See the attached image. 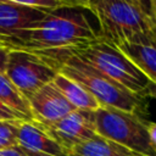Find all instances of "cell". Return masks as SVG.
Masks as SVG:
<instances>
[{
	"instance_id": "obj_1",
	"label": "cell",
	"mask_w": 156,
	"mask_h": 156,
	"mask_svg": "<svg viewBox=\"0 0 156 156\" xmlns=\"http://www.w3.org/2000/svg\"><path fill=\"white\" fill-rule=\"evenodd\" d=\"M85 9L58 7L43 20L7 37H0V45L32 52L67 49L99 37Z\"/></svg>"
},
{
	"instance_id": "obj_2",
	"label": "cell",
	"mask_w": 156,
	"mask_h": 156,
	"mask_svg": "<svg viewBox=\"0 0 156 156\" xmlns=\"http://www.w3.org/2000/svg\"><path fill=\"white\" fill-rule=\"evenodd\" d=\"M35 54L45 58L52 67L56 68L58 73L83 87L96 99L100 106L134 112L140 105L141 96L133 94L95 68L82 62L66 49L46 50Z\"/></svg>"
},
{
	"instance_id": "obj_3",
	"label": "cell",
	"mask_w": 156,
	"mask_h": 156,
	"mask_svg": "<svg viewBox=\"0 0 156 156\" xmlns=\"http://www.w3.org/2000/svg\"><path fill=\"white\" fill-rule=\"evenodd\" d=\"M66 50L135 95L143 96L145 93H150L154 85L113 43L100 35Z\"/></svg>"
},
{
	"instance_id": "obj_4",
	"label": "cell",
	"mask_w": 156,
	"mask_h": 156,
	"mask_svg": "<svg viewBox=\"0 0 156 156\" xmlns=\"http://www.w3.org/2000/svg\"><path fill=\"white\" fill-rule=\"evenodd\" d=\"M98 21L99 35L113 44L156 27L147 0H87Z\"/></svg>"
},
{
	"instance_id": "obj_5",
	"label": "cell",
	"mask_w": 156,
	"mask_h": 156,
	"mask_svg": "<svg viewBox=\"0 0 156 156\" xmlns=\"http://www.w3.org/2000/svg\"><path fill=\"white\" fill-rule=\"evenodd\" d=\"M96 134L144 156H156L146 123L134 112L100 106L94 111Z\"/></svg>"
},
{
	"instance_id": "obj_6",
	"label": "cell",
	"mask_w": 156,
	"mask_h": 156,
	"mask_svg": "<svg viewBox=\"0 0 156 156\" xmlns=\"http://www.w3.org/2000/svg\"><path fill=\"white\" fill-rule=\"evenodd\" d=\"M57 73L55 67L35 52L18 49L9 52L5 74L28 100L41 87L51 83Z\"/></svg>"
},
{
	"instance_id": "obj_7",
	"label": "cell",
	"mask_w": 156,
	"mask_h": 156,
	"mask_svg": "<svg viewBox=\"0 0 156 156\" xmlns=\"http://www.w3.org/2000/svg\"><path fill=\"white\" fill-rule=\"evenodd\" d=\"M38 124L67 152L76 145L96 135L94 111L88 110H74L57 122Z\"/></svg>"
},
{
	"instance_id": "obj_8",
	"label": "cell",
	"mask_w": 156,
	"mask_h": 156,
	"mask_svg": "<svg viewBox=\"0 0 156 156\" xmlns=\"http://www.w3.org/2000/svg\"><path fill=\"white\" fill-rule=\"evenodd\" d=\"M156 85V27L115 44Z\"/></svg>"
},
{
	"instance_id": "obj_9",
	"label": "cell",
	"mask_w": 156,
	"mask_h": 156,
	"mask_svg": "<svg viewBox=\"0 0 156 156\" xmlns=\"http://www.w3.org/2000/svg\"><path fill=\"white\" fill-rule=\"evenodd\" d=\"M28 101L33 121L41 124L57 122L72 111L77 110L67 101L52 82L41 87L29 98Z\"/></svg>"
},
{
	"instance_id": "obj_10",
	"label": "cell",
	"mask_w": 156,
	"mask_h": 156,
	"mask_svg": "<svg viewBox=\"0 0 156 156\" xmlns=\"http://www.w3.org/2000/svg\"><path fill=\"white\" fill-rule=\"evenodd\" d=\"M17 145L26 156H67L68 152L56 143L35 121H20Z\"/></svg>"
},
{
	"instance_id": "obj_11",
	"label": "cell",
	"mask_w": 156,
	"mask_h": 156,
	"mask_svg": "<svg viewBox=\"0 0 156 156\" xmlns=\"http://www.w3.org/2000/svg\"><path fill=\"white\" fill-rule=\"evenodd\" d=\"M51 10L0 0V37L11 35L43 20Z\"/></svg>"
},
{
	"instance_id": "obj_12",
	"label": "cell",
	"mask_w": 156,
	"mask_h": 156,
	"mask_svg": "<svg viewBox=\"0 0 156 156\" xmlns=\"http://www.w3.org/2000/svg\"><path fill=\"white\" fill-rule=\"evenodd\" d=\"M67 156H144L100 135L85 140L68 151Z\"/></svg>"
},
{
	"instance_id": "obj_13",
	"label": "cell",
	"mask_w": 156,
	"mask_h": 156,
	"mask_svg": "<svg viewBox=\"0 0 156 156\" xmlns=\"http://www.w3.org/2000/svg\"><path fill=\"white\" fill-rule=\"evenodd\" d=\"M52 83L74 108L95 111L100 107V104L91 94H89L83 87H80L74 80L67 78L66 76L57 73Z\"/></svg>"
},
{
	"instance_id": "obj_14",
	"label": "cell",
	"mask_w": 156,
	"mask_h": 156,
	"mask_svg": "<svg viewBox=\"0 0 156 156\" xmlns=\"http://www.w3.org/2000/svg\"><path fill=\"white\" fill-rule=\"evenodd\" d=\"M0 101L24 116L28 121H33L28 99L15 87L5 73L0 74Z\"/></svg>"
},
{
	"instance_id": "obj_15",
	"label": "cell",
	"mask_w": 156,
	"mask_h": 156,
	"mask_svg": "<svg viewBox=\"0 0 156 156\" xmlns=\"http://www.w3.org/2000/svg\"><path fill=\"white\" fill-rule=\"evenodd\" d=\"M20 121H0V151L17 145Z\"/></svg>"
},
{
	"instance_id": "obj_16",
	"label": "cell",
	"mask_w": 156,
	"mask_h": 156,
	"mask_svg": "<svg viewBox=\"0 0 156 156\" xmlns=\"http://www.w3.org/2000/svg\"><path fill=\"white\" fill-rule=\"evenodd\" d=\"M6 1L29 7L46 9V10H55L58 7H74L72 0H6Z\"/></svg>"
},
{
	"instance_id": "obj_17",
	"label": "cell",
	"mask_w": 156,
	"mask_h": 156,
	"mask_svg": "<svg viewBox=\"0 0 156 156\" xmlns=\"http://www.w3.org/2000/svg\"><path fill=\"white\" fill-rule=\"evenodd\" d=\"M0 121H28V119L0 101Z\"/></svg>"
},
{
	"instance_id": "obj_18",
	"label": "cell",
	"mask_w": 156,
	"mask_h": 156,
	"mask_svg": "<svg viewBox=\"0 0 156 156\" xmlns=\"http://www.w3.org/2000/svg\"><path fill=\"white\" fill-rule=\"evenodd\" d=\"M9 52H10V50H9L7 48L0 45V74H1V73H5V71H6Z\"/></svg>"
},
{
	"instance_id": "obj_19",
	"label": "cell",
	"mask_w": 156,
	"mask_h": 156,
	"mask_svg": "<svg viewBox=\"0 0 156 156\" xmlns=\"http://www.w3.org/2000/svg\"><path fill=\"white\" fill-rule=\"evenodd\" d=\"M146 128H147V134H149L150 143H151L154 150L156 151V122L146 123Z\"/></svg>"
},
{
	"instance_id": "obj_20",
	"label": "cell",
	"mask_w": 156,
	"mask_h": 156,
	"mask_svg": "<svg viewBox=\"0 0 156 156\" xmlns=\"http://www.w3.org/2000/svg\"><path fill=\"white\" fill-rule=\"evenodd\" d=\"M0 156H26V154L20 149L18 145H16V146L1 150L0 151Z\"/></svg>"
},
{
	"instance_id": "obj_21",
	"label": "cell",
	"mask_w": 156,
	"mask_h": 156,
	"mask_svg": "<svg viewBox=\"0 0 156 156\" xmlns=\"http://www.w3.org/2000/svg\"><path fill=\"white\" fill-rule=\"evenodd\" d=\"M149 2V7H150V11H151V15L154 17V20L156 21V0H147Z\"/></svg>"
},
{
	"instance_id": "obj_22",
	"label": "cell",
	"mask_w": 156,
	"mask_h": 156,
	"mask_svg": "<svg viewBox=\"0 0 156 156\" xmlns=\"http://www.w3.org/2000/svg\"><path fill=\"white\" fill-rule=\"evenodd\" d=\"M72 2H73L74 7H80V9H85L87 7V0H72Z\"/></svg>"
},
{
	"instance_id": "obj_23",
	"label": "cell",
	"mask_w": 156,
	"mask_h": 156,
	"mask_svg": "<svg viewBox=\"0 0 156 156\" xmlns=\"http://www.w3.org/2000/svg\"><path fill=\"white\" fill-rule=\"evenodd\" d=\"M150 93L156 98V85H152V88H151V90H150Z\"/></svg>"
}]
</instances>
